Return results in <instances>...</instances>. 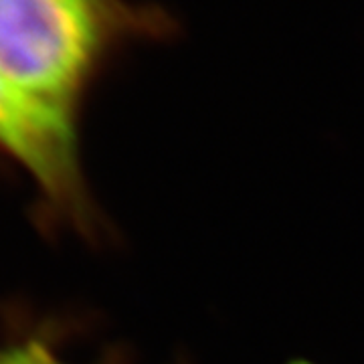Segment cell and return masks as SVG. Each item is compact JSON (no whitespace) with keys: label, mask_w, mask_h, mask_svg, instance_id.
Masks as SVG:
<instances>
[{"label":"cell","mask_w":364,"mask_h":364,"mask_svg":"<svg viewBox=\"0 0 364 364\" xmlns=\"http://www.w3.org/2000/svg\"><path fill=\"white\" fill-rule=\"evenodd\" d=\"M59 364H63V363H59Z\"/></svg>","instance_id":"obj_5"},{"label":"cell","mask_w":364,"mask_h":364,"mask_svg":"<svg viewBox=\"0 0 364 364\" xmlns=\"http://www.w3.org/2000/svg\"><path fill=\"white\" fill-rule=\"evenodd\" d=\"M162 6L136 0H0V73L33 102L77 126L107 57L130 41L168 37Z\"/></svg>","instance_id":"obj_1"},{"label":"cell","mask_w":364,"mask_h":364,"mask_svg":"<svg viewBox=\"0 0 364 364\" xmlns=\"http://www.w3.org/2000/svg\"><path fill=\"white\" fill-rule=\"evenodd\" d=\"M6 364H59L61 360L41 342H28L4 350Z\"/></svg>","instance_id":"obj_3"},{"label":"cell","mask_w":364,"mask_h":364,"mask_svg":"<svg viewBox=\"0 0 364 364\" xmlns=\"http://www.w3.org/2000/svg\"><path fill=\"white\" fill-rule=\"evenodd\" d=\"M0 364H6V358H4V352H0Z\"/></svg>","instance_id":"obj_4"},{"label":"cell","mask_w":364,"mask_h":364,"mask_svg":"<svg viewBox=\"0 0 364 364\" xmlns=\"http://www.w3.org/2000/svg\"><path fill=\"white\" fill-rule=\"evenodd\" d=\"M77 142V126L53 116L0 73V148L33 176L61 215L91 227Z\"/></svg>","instance_id":"obj_2"}]
</instances>
